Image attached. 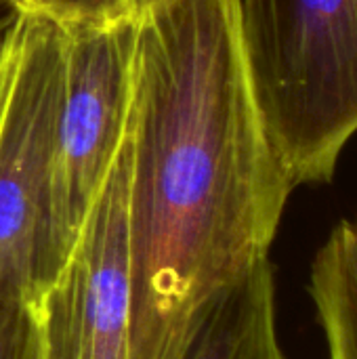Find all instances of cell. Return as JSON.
<instances>
[{"mask_svg": "<svg viewBox=\"0 0 357 359\" xmlns=\"http://www.w3.org/2000/svg\"><path fill=\"white\" fill-rule=\"evenodd\" d=\"M8 27H11V17H8V19H0V78H2L4 63H6V48H8Z\"/></svg>", "mask_w": 357, "mask_h": 359, "instance_id": "cell-11", "label": "cell"}, {"mask_svg": "<svg viewBox=\"0 0 357 359\" xmlns=\"http://www.w3.org/2000/svg\"><path fill=\"white\" fill-rule=\"evenodd\" d=\"M326 359H357V215L335 225L309 269Z\"/></svg>", "mask_w": 357, "mask_h": 359, "instance_id": "cell-7", "label": "cell"}, {"mask_svg": "<svg viewBox=\"0 0 357 359\" xmlns=\"http://www.w3.org/2000/svg\"><path fill=\"white\" fill-rule=\"evenodd\" d=\"M63 36L65 67L53 162L55 276L130 130L137 19L63 29Z\"/></svg>", "mask_w": 357, "mask_h": 359, "instance_id": "cell-4", "label": "cell"}, {"mask_svg": "<svg viewBox=\"0 0 357 359\" xmlns=\"http://www.w3.org/2000/svg\"><path fill=\"white\" fill-rule=\"evenodd\" d=\"M257 101L295 187L335 179L357 133V0H238Z\"/></svg>", "mask_w": 357, "mask_h": 359, "instance_id": "cell-2", "label": "cell"}, {"mask_svg": "<svg viewBox=\"0 0 357 359\" xmlns=\"http://www.w3.org/2000/svg\"><path fill=\"white\" fill-rule=\"evenodd\" d=\"M13 13L44 19L61 29L109 27L139 17V0H6Z\"/></svg>", "mask_w": 357, "mask_h": 359, "instance_id": "cell-8", "label": "cell"}, {"mask_svg": "<svg viewBox=\"0 0 357 359\" xmlns=\"http://www.w3.org/2000/svg\"><path fill=\"white\" fill-rule=\"evenodd\" d=\"M27 305L50 359H130L128 137L65 263Z\"/></svg>", "mask_w": 357, "mask_h": 359, "instance_id": "cell-5", "label": "cell"}, {"mask_svg": "<svg viewBox=\"0 0 357 359\" xmlns=\"http://www.w3.org/2000/svg\"><path fill=\"white\" fill-rule=\"evenodd\" d=\"M27 311H29V318H32V359H50L46 353V347H44V341H42V334H40V326H38V320L34 316V309L29 305H25Z\"/></svg>", "mask_w": 357, "mask_h": 359, "instance_id": "cell-10", "label": "cell"}, {"mask_svg": "<svg viewBox=\"0 0 357 359\" xmlns=\"http://www.w3.org/2000/svg\"><path fill=\"white\" fill-rule=\"evenodd\" d=\"M32 337L27 307L0 305V359H32Z\"/></svg>", "mask_w": 357, "mask_h": 359, "instance_id": "cell-9", "label": "cell"}, {"mask_svg": "<svg viewBox=\"0 0 357 359\" xmlns=\"http://www.w3.org/2000/svg\"><path fill=\"white\" fill-rule=\"evenodd\" d=\"M8 50V48H6ZM2 76H4V72H2ZM0 88H2V78H0Z\"/></svg>", "mask_w": 357, "mask_h": 359, "instance_id": "cell-13", "label": "cell"}, {"mask_svg": "<svg viewBox=\"0 0 357 359\" xmlns=\"http://www.w3.org/2000/svg\"><path fill=\"white\" fill-rule=\"evenodd\" d=\"M295 189L265 126L238 0L137 17L128 133L130 359H168L200 309L269 259Z\"/></svg>", "mask_w": 357, "mask_h": 359, "instance_id": "cell-1", "label": "cell"}, {"mask_svg": "<svg viewBox=\"0 0 357 359\" xmlns=\"http://www.w3.org/2000/svg\"><path fill=\"white\" fill-rule=\"evenodd\" d=\"M63 67V29L13 13L0 88V305L25 307L55 278L53 162Z\"/></svg>", "mask_w": 357, "mask_h": 359, "instance_id": "cell-3", "label": "cell"}, {"mask_svg": "<svg viewBox=\"0 0 357 359\" xmlns=\"http://www.w3.org/2000/svg\"><path fill=\"white\" fill-rule=\"evenodd\" d=\"M154 2H158V0H139V13H141V11H145L147 6H151Z\"/></svg>", "mask_w": 357, "mask_h": 359, "instance_id": "cell-12", "label": "cell"}, {"mask_svg": "<svg viewBox=\"0 0 357 359\" xmlns=\"http://www.w3.org/2000/svg\"><path fill=\"white\" fill-rule=\"evenodd\" d=\"M168 359H288L278 334L269 259L213 297Z\"/></svg>", "mask_w": 357, "mask_h": 359, "instance_id": "cell-6", "label": "cell"}]
</instances>
